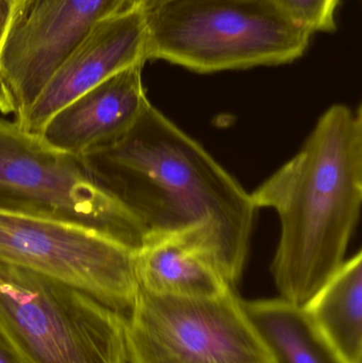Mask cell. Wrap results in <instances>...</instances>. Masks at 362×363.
I'll return each instance as SVG.
<instances>
[{"label":"cell","instance_id":"cell-1","mask_svg":"<svg viewBox=\"0 0 362 363\" xmlns=\"http://www.w3.org/2000/svg\"><path fill=\"white\" fill-rule=\"evenodd\" d=\"M79 157L135 216L146 240L191 245L235 288L254 228L251 194L151 102L127 133Z\"/></svg>","mask_w":362,"mask_h":363},{"label":"cell","instance_id":"cell-2","mask_svg":"<svg viewBox=\"0 0 362 363\" xmlns=\"http://www.w3.org/2000/svg\"><path fill=\"white\" fill-rule=\"evenodd\" d=\"M251 198L280 217L271 274L281 298L302 306L346 262L361 217V106L327 108L301 150Z\"/></svg>","mask_w":362,"mask_h":363},{"label":"cell","instance_id":"cell-3","mask_svg":"<svg viewBox=\"0 0 362 363\" xmlns=\"http://www.w3.org/2000/svg\"><path fill=\"white\" fill-rule=\"evenodd\" d=\"M146 14V60L198 74L288 64L312 32L274 0H172Z\"/></svg>","mask_w":362,"mask_h":363},{"label":"cell","instance_id":"cell-4","mask_svg":"<svg viewBox=\"0 0 362 363\" xmlns=\"http://www.w3.org/2000/svg\"><path fill=\"white\" fill-rule=\"evenodd\" d=\"M125 315L0 262V341L18 363H128Z\"/></svg>","mask_w":362,"mask_h":363},{"label":"cell","instance_id":"cell-5","mask_svg":"<svg viewBox=\"0 0 362 363\" xmlns=\"http://www.w3.org/2000/svg\"><path fill=\"white\" fill-rule=\"evenodd\" d=\"M0 211L91 226L138 251L146 232L80 157L0 118Z\"/></svg>","mask_w":362,"mask_h":363},{"label":"cell","instance_id":"cell-6","mask_svg":"<svg viewBox=\"0 0 362 363\" xmlns=\"http://www.w3.org/2000/svg\"><path fill=\"white\" fill-rule=\"evenodd\" d=\"M125 333L128 363H278L234 290L180 298L140 288Z\"/></svg>","mask_w":362,"mask_h":363},{"label":"cell","instance_id":"cell-7","mask_svg":"<svg viewBox=\"0 0 362 363\" xmlns=\"http://www.w3.org/2000/svg\"><path fill=\"white\" fill-rule=\"evenodd\" d=\"M135 255L91 226L0 211V262L63 281L123 315L140 292Z\"/></svg>","mask_w":362,"mask_h":363},{"label":"cell","instance_id":"cell-8","mask_svg":"<svg viewBox=\"0 0 362 363\" xmlns=\"http://www.w3.org/2000/svg\"><path fill=\"white\" fill-rule=\"evenodd\" d=\"M125 0H18L0 55V112L21 118L57 68Z\"/></svg>","mask_w":362,"mask_h":363},{"label":"cell","instance_id":"cell-9","mask_svg":"<svg viewBox=\"0 0 362 363\" xmlns=\"http://www.w3.org/2000/svg\"><path fill=\"white\" fill-rule=\"evenodd\" d=\"M146 14L140 9L123 8L102 19L15 123L23 131L40 135L57 111L117 72L146 63Z\"/></svg>","mask_w":362,"mask_h":363},{"label":"cell","instance_id":"cell-10","mask_svg":"<svg viewBox=\"0 0 362 363\" xmlns=\"http://www.w3.org/2000/svg\"><path fill=\"white\" fill-rule=\"evenodd\" d=\"M144 65L117 72L57 111L40 131V140L76 157L118 140L150 104L142 83Z\"/></svg>","mask_w":362,"mask_h":363},{"label":"cell","instance_id":"cell-11","mask_svg":"<svg viewBox=\"0 0 362 363\" xmlns=\"http://www.w3.org/2000/svg\"><path fill=\"white\" fill-rule=\"evenodd\" d=\"M140 288L180 298H217L234 288L195 247L179 239H147L136 251Z\"/></svg>","mask_w":362,"mask_h":363},{"label":"cell","instance_id":"cell-12","mask_svg":"<svg viewBox=\"0 0 362 363\" xmlns=\"http://www.w3.org/2000/svg\"><path fill=\"white\" fill-rule=\"evenodd\" d=\"M302 306L342 362L362 363L361 251L346 259Z\"/></svg>","mask_w":362,"mask_h":363},{"label":"cell","instance_id":"cell-13","mask_svg":"<svg viewBox=\"0 0 362 363\" xmlns=\"http://www.w3.org/2000/svg\"><path fill=\"white\" fill-rule=\"evenodd\" d=\"M242 305L278 363H344L301 305L283 298L242 301Z\"/></svg>","mask_w":362,"mask_h":363},{"label":"cell","instance_id":"cell-14","mask_svg":"<svg viewBox=\"0 0 362 363\" xmlns=\"http://www.w3.org/2000/svg\"><path fill=\"white\" fill-rule=\"evenodd\" d=\"M293 21L308 31L334 32L339 0H274Z\"/></svg>","mask_w":362,"mask_h":363},{"label":"cell","instance_id":"cell-15","mask_svg":"<svg viewBox=\"0 0 362 363\" xmlns=\"http://www.w3.org/2000/svg\"><path fill=\"white\" fill-rule=\"evenodd\" d=\"M18 0H0V55L14 16Z\"/></svg>","mask_w":362,"mask_h":363},{"label":"cell","instance_id":"cell-16","mask_svg":"<svg viewBox=\"0 0 362 363\" xmlns=\"http://www.w3.org/2000/svg\"><path fill=\"white\" fill-rule=\"evenodd\" d=\"M170 1L172 0H125V8L140 9L142 12L148 13Z\"/></svg>","mask_w":362,"mask_h":363},{"label":"cell","instance_id":"cell-17","mask_svg":"<svg viewBox=\"0 0 362 363\" xmlns=\"http://www.w3.org/2000/svg\"><path fill=\"white\" fill-rule=\"evenodd\" d=\"M0 363H18L0 341Z\"/></svg>","mask_w":362,"mask_h":363}]
</instances>
